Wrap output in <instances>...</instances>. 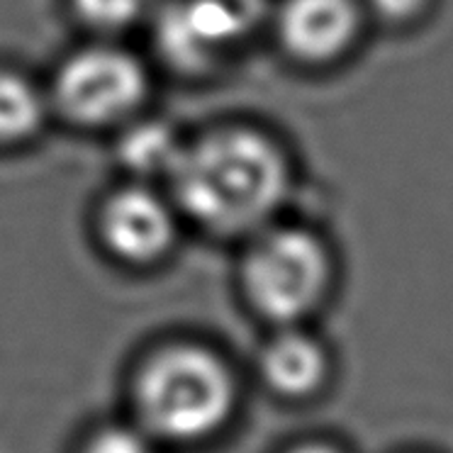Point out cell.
I'll use <instances>...</instances> for the list:
<instances>
[{
    "label": "cell",
    "mask_w": 453,
    "mask_h": 453,
    "mask_svg": "<svg viewBox=\"0 0 453 453\" xmlns=\"http://www.w3.org/2000/svg\"><path fill=\"white\" fill-rule=\"evenodd\" d=\"M139 410L161 436L193 441L212 434L234 404V380L219 356L178 344L157 354L139 375Z\"/></svg>",
    "instance_id": "7a4b0ae2"
},
{
    "label": "cell",
    "mask_w": 453,
    "mask_h": 453,
    "mask_svg": "<svg viewBox=\"0 0 453 453\" xmlns=\"http://www.w3.org/2000/svg\"><path fill=\"white\" fill-rule=\"evenodd\" d=\"M178 210L212 234L261 232L283 207L290 164L283 149L251 127H217L180 147L168 171Z\"/></svg>",
    "instance_id": "6da1fadb"
},
{
    "label": "cell",
    "mask_w": 453,
    "mask_h": 453,
    "mask_svg": "<svg viewBox=\"0 0 453 453\" xmlns=\"http://www.w3.org/2000/svg\"><path fill=\"white\" fill-rule=\"evenodd\" d=\"M334 276L332 254L305 226L261 229L242 264V286L258 315L296 325L317 312Z\"/></svg>",
    "instance_id": "3957f363"
},
{
    "label": "cell",
    "mask_w": 453,
    "mask_h": 453,
    "mask_svg": "<svg viewBox=\"0 0 453 453\" xmlns=\"http://www.w3.org/2000/svg\"><path fill=\"white\" fill-rule=\"evenodd\" d=\"M81 20L103 32H118L132 27L147 18L157 0H71Z\"/></svg>",
    "instance_id": "8fae6325"
},
{
    "label": "cell",
    "mask_w": 453,
    "mask_h": 453,
    "mask_svg": "<svg viewBox=\"0 0 453 453\" xmlns=\"http://www.w3.org/2000/svg\"><path fill=\"white\" fill-rule=\"evenodd\" d=\"M86 453H151V446L144 436H139L132 429L110 426L96 434V439L88 443Z\"/></svg>",
    "instance_id": "7c38bea8"
},
{
    "label": "cell",
    "mask_w": 453,
    "mask_h": 453,
    "mask_svg": "<svg viewBox=\"0 0 453 453\" xmlns=\"http://www.w3.org/2000/svg\"><path fill=\"white\" fill-rule=\"evenodd\" d=\"M47 119V100L35 83L15 71L0 69V144L12 147L40 134Z\"/></svg>",
    "instance_id": "9c48e42d"
},
{
    "label": "cell",
    "mask_w": 453,
    "mask_h": 453,
    "mask_svg": "<svg viewBox=\"0 0 453 453\" xmlns=\"http://www.w3.org/2000/svg\"><path fill=\"white\" fill-rule=\"evenodd\" d=\"M432 0H368L371 11L390 25H407L417 20Z\"/></svg>",
    "instance_id": "4fadbf2b"
},
{
    "label": "cell",
    "mask_w": 453,
    "mask_h": 453,
    "mask_svg": "<svg viewBox=\"0 0 453 453\" xmlns=\"http://www.w3.org/2000/svg\"><path fill=\"white\" fill-rule=\"evenodd\" d=\"M261 373L273 390L288 397L315 393L326 375L325 349L303 332H283L264 349Z\"/></svg>",
    "instance_id": "ba28073f"
},
{
    "label": "cell",
    "mask_w": 453,
    "mask_h": 453,
    "mask_svg": "<svg viewBox=\"0 0 453 453\" xmlns=\"http://www.w3.org/2000/svg\"><path fill=\"white\" fill-rule=\"evenodd\" d=\"M98 229L110 254L132 266H149L168 257L178 237L173 207L144 186L115 190L100 207Z\"/></svg>",
    "instance_id": "8992f818"
},
{
    "label": "cell",
    "mask_w": 453,
    "mask_h": 453,
    "mask_svg": "<svg viewBox=\"0 0 453 453\" xmlns=\"http://www.w3.org/2000/svg\"><path fill=\"white\" fill-rule=\"evenodd\" d=\"M278 37L293 59L332 64L351 50L361 32L358 0H283Z\"/></svg>",
    "instance_id": "52a82bcc"
},
{
    "label": "cell",
    "mask_w": 453,
    "mask_h": 453,
    "mask_svg": "<svg viewBox=\"0 0 453 453\" xmlns=\"http://www.w3.org/2000/svg\"><path fill=\"white\" fill-rule=\"evenodd\" d=\"M254 20L249 0H178L158 22L161 51L183 71L210 69Z\"/></svg>",
    "instance_id": "5b68a950"
},
{
    "label": "cell",
    "mask_w": 453,
    "mask_h": 453,
    "mask_svg": "<svg viewBox=\"0 0 453 453\" xmlns=\"http://www.w3.org/2000/svg\"><path fill=\"white\" fill-rule=\"evenodd\" d=\"M180 147L183 144L166 125L151 122V125L129 129V134L122 142V158H125V166L142 176H154V173L168 176L171 166L176 164Z\"/></svg>",
    "instance_id": "30bf717a"
},
{
    "label": "cell",
    "mask_w": 453,
    "mask_h": 453,
    "mask_svg": "<svg viewBox=\"0 0 453 453\" xmlns=\"http://www.w3.org/2000/svg\"><path fill=\"white\" fill-rule=\"evenodd\" d=\"M296 453H334V451H329V449H325V446H305V449H300V451Z\"/></svg>",
    "instance_id": "5bb4252c"
},
{
    "label": "cell",
    "mask_w": 453,
    "mask_h": 453,
    "mask_svg": "<svg viewBox=\"0 0 453 453\" xmlns=\"http://www.w3.org/2000/svg\"><path fill=\"white\" fill-rule=\"evenodd\" d=\"M54 105L79 127H108L134 115L149 96L144 64L119 47H86L54 76Z\"/></svg>",
    "instance_id": "277c9868"
}]
</instances>
